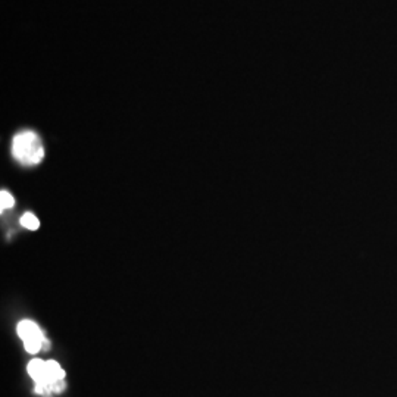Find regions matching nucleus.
<instances>
[{
	"label": "nucleus",
	"mask_w": 397,
	"mask_h": 397,
	"mask_svg": "<svg viewBox=\"0 0 397 397\" xmlns=\"http://www.w3.org/2000/svg\"><path fill=\"white\" fill-rule=\"evenodd\" d=\"M13 205H15V200H13L11 193H8L6 190L0 192V207H2V211L11 209Z\"/></svg>",
	"instance_id": "39448f33"
},
{
	"label": "nucleus",
	"mask_w": 397,
	"mask_h": 397,
	"mask_svg": "<svg viewBox=\"0 0 397 397\" xmlns=\"http://www.w3.org/2000/svg\"><path fill=\"white\" fill-rule=\"evenodd\" d=\"M28 374L35 383V391L47 396L61 393L65 389V371L56 361H42L34 359L28 364Z\"/></svg>",
	"instance_id": "f257e3e1"
},
{
	"label": "nucleus",
	"mask_w": 397,
	"mask_h": 397,
	"mask_svg": "<svg viewBox=\"0 0 397 397\" xmlns=\"http://www.w3.org/2000/svg\"><path fill=\"white\" fill-rule=\"evenodd\" d=\"M21 224H23V226H25V229H28V230H37L40 226V221L37 219L33 214H30V212H27L23 218H21Z\"/></svg>",
	"instance_id": "20e7f679"
},
{
	"label": "nucleus",
	"mask_w": 397,
	"mask_h": 397,
	"mask_svg": "<svg viewBox=\"0 0 397 397\" xmlns=\"http://www.w3.org/2000/svg\"><path fill=\"white\" fill-rule=\"evenodd\" d=\"M12 155L21 165H39L45 158L42 139L37 132L30 130L18 132L12 142Z\"/></svg>",
	"instance_id": "f03ea898"
},
{
	"label": "nucleus",
	"mask_w": 397,
	"mask_h": 397,
	"mask_svg": "<svg viewBox=\"0 0 397 397\" xmlns=\"http://www.w3.org/2000/svg\"><path fill=\"white\" fill-rule=\"evenodd\" d=\"M16 331H18V335H20L23 342H24L25 350L28 353L35 355V353H39L40 350L49 347L47 338L45 337L43 331L40 330L39 326L34 323V321H30V319L21 321V323L18 324Z\"/></svg>",
	"instance_id": "7ed1b4c3"
}]
</instances>
